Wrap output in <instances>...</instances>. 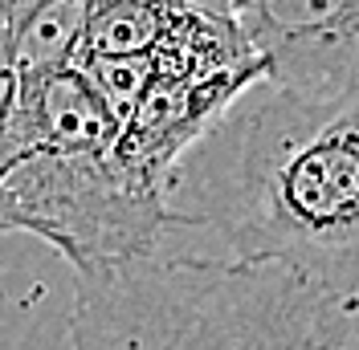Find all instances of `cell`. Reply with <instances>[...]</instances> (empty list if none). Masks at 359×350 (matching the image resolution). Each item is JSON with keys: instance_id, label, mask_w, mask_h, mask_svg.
Returning <instances> with one entry per match:
<instances>
[{"instance_id": "cell-6", "label": "cell", "mask_w": 359, "mask_h": 350, "mask_svg": "<svg viewBox=\"0 0 359 350\" xmlns=\"http://www.w3.org/2000/svg\"><path fill=\"white\" fill-rule=\"evenodd\" d=\"M176 4H184V8H196V13H204V17H217V21H237V24H241V17L253 8V0H176Z\"/></svg>"}, {"instance_id": "cell-4", "label": "cell", "mask_w": 359, "mask_h": 350, "mask_svg": "<svg viewBox=\"0 0 359 350\" xmlns=\"http://www.w3.org/2000/svg\"><path fill=\"white\" fill-rule=\"evenodd\" d=\"M241 33L273 86L298 94L359 90V0H253Z\"/></svg>"}, {"instance_id": "cell-2", "label": "cell", "mask_w": 359, "mask_h": 350, "mask_svg": "<svg viewBox=\"0 0 359 350\" xmlns=\"http://www.w3.org/2000/svg\"><path fill=\"white\" fill-rule=\"evenodd\" d=\"M359 302L282 265L143 257L78 277L74 350H347Z\"/></svg>"}, {"instance_id": "cell-3", "label": "cell", "mask_w": 359, "mask_h": 350, "mask_svg": "<svg viewBox=\"0 0 359 350\" xmlns=\"http://www.w3.org/2000/svg\"><path fill=\"white\" fill-rule=\"evenodd\" d=\"M168 228V188L114 147H29L0 175V232L45 241L74 273L156 257Z\"/></svg>"}, {"instance_id": "cell-1", "label": "cell", "mask_w": 359, "mask_h": 350, "mask_svg": "<svg viewBox=\"0 0 359 350\" xmlns=\"http://www.w3.org/2000/svg\"><path fill=\"white\" fill-rule=\"evenodd\" d=\"M176 228L217 232L237 261L282 265L359 302V90L257 82L168 175Z\"/></svg>"}, {"instance_id": "cell-5", "label": "cell", "mask_w": 359, "mask_h": 350, "mask_svg": "<svg viewBox=\"0 0 359 350\" xmlns=\"http://www.w3.org/2000/svg\"><path fill=\"white\" fill-rule=\"evenodd\" d=\"M21 98V74H17V0H0V175L17 159V134L13 114Z\"/></svg>"}]
</instances>
